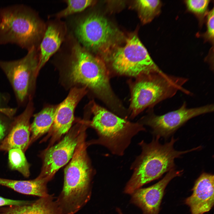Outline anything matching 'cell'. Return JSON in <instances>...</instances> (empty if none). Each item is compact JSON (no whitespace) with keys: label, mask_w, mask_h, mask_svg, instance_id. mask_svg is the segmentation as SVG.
Listing matches in <instances>:
<instances>
[{"label":"cell","mask_w":214,"mask_h":214,"mask_svg":"<svg viewBox=\"0 0 214 214\" xmlns=\"http://www.w3.org/2000/svg\"><path fill=\"white\" fill-rule=\"evenodd\" d=\"M71 40L66 54L69 81L89 89L114 111L121 110L123 107L112 90L109 72L105 63L86 50L76 39Z\"/></svg>","instance_id":"obj_1"},{"label":"cell","mask_w":214,"mask_h":214,"mask_svg":"<svg viewBox=\"0 0 214 214\" xmlns=\"http://www.w3.org/2000/svg\"><path fill=\"white\" fill-rule=\"evenodd\" d=\"M159 139L154 137L150 143L143 140L139 143L141 152L131 165L133 173L125 187L126 193L132 194L143 185L175 169V158L202 148L199 146L188 150L177 151L174 147L177 139L173 136L169 142L163 144L159 142Z\"/></svg>","instance_id":"obj_2"},{"label":"cell","mask_w":214,"mask_h":214,"mask_svg":"<svg viewBox=\"0 0 214 214\" xmlns=\"http://www.w3.org/2000/svg\"><path fill=\"white\" fill-rule=\"evenodd\" d=\"M45 26L38 13L26 5L0 8V44H15L27 51L39 48Z\"/></svg>","instance_id":"obj_3"},{"label":"cell","mask_w":214,"mask_h":214,"mask_svg":"<svg viewBox=\"0 0 214 214\" xmlns=\"http://www.w3.org/2000/svg\"><path fill=\"white\" fill-rule=\"evenodd\" d=\"M80 136L71 160L64 170L63 188L56 201L63 214H74L89 200L92 174L84 138Z\"/></svg>","instance_id":"obj_4"},{"label":"cell","mask_w":214,"mask_h":214,"mask_svg":"<svg viewBox=\"0 0 214 214\" xmlns=\"http://www.w3.org/2000/svg\"><path fill=\"white\" fill-rule=\"evenodd\" d=\"M137 78L131 87L130 109L132 118L145 108L173 97L179 91L188 95L191 93L183 87L187 78L168 75L161 70Z\"/></svg>","instance_id":"obj_5"},{"label":"cell","mask_w":214,"mask_h":214,"mask_svg":"<svg viewBox=\"0 0 214 214\" xmlns=\"http://www.w3.org/2000/svg\"><path fill=\"white\" fill-rule=\"evenodd\" d=\"M91 110L93 117L90 124L99 137L95 143L106 147L113 155H123L133 137L140 132L146 131L140 122H131L94 102Z\"/></svg>","instance_id":"obj_6"},{"label":"cell","mask_w":214,"mask_h":214,"mask_svg":"<svg viewBox=\"0 0 214 214\" xmlns=\"http://www.w3.org/2000/svg\"><path fill=\"white\" fill-rule=\"evenodd\" d=\"M110 60L113 70L121 75L138 78L161 70L136 35L129 37L124 46L117 48Z\"/></svg>","instance_id":"obj_7"},{"label":"cell","mask_w":214,"mask_h":214,"mask_svg":"<svg viewBox=\"0 0 214 214\" xmlns=\"http://www.w3.org/2000/svg\"><path fill=\"white\" fill-rule=\"evenodd\" d=\"M76 39L91 53L108 51L117 38V31L104 17L96 13L82 15L74 29Z\"/></svg>","instance_id":"obj_8"},{"label":"cell","mask_w":214,"mask_h":214,"mask_svg":"<svg viewBox=\"0 0 214 214\" xmlns=\"http://www.w3.org/2000/svg\"><path fill=\"white\" fill-rule=\"evenodd\" d=\"M39 57V48L34 47L20 59L9 61L0 60V67L20 103L24 101L29 94L34 78L38 73Z\"/></svg>","instance_id":"obj_9"},{"label":"cell","mask_w":214,"mask_h":214,"mask_svg":"<svg viewBox=\"0 0 214 214\" xmlns=\"http://www.w3.org/2000/svg\"><path fill=\"white\" fill-rule=\"evenodd\" d=\"M214 105L188 108L185 102L175 110L158 115L151 112L141 119V124L150 127L154 137L167 139L188 120L197 116L214 111Z\"/></svg>","instance_id":"obj_10"},{"label":"cell","mask_w":214,"mask_h":214,"mask_svg":"<svg viewBox=\"0 0 214 214\" xmlns=\"http://www.w3.org/2000/svg\"><path fill=\"white\" fill-rule=\"evenodd\" d=\"M79 138L74 133H70L49 148L44 155L42 169L37 177L49 181L56 172L72 158Z\"/></svg>","instance_id":"obj_11"},{"label":"cell","mask_w":214,"mask_h":214,"mask_svg":"<svg viewBox=\"0 0 214 214\" xmlns=\"http://www.w3.org/2000/svg\"><path fill=\"white\" fill-rule=\"evenodd\" d=\"M183 171V170L172 169L155 184L138 189L132 193V202L142 210L143 214H158L166 187L173 179L181 176Z\"/></svg>","instance_id":"obj_12"},{"label":"cell","mask_w":214,"mask_h":214,"mask_svg":"<svg viewBox=\"0 0 214 214\" xmlns=\"http://www.w3.org/2000/svg\"><path fill=\"white\" fill-rule=\"evenodd\" d=\"M31 102L12 123L7 135L0 144V151L8 152L19 148L25 152L28 148L30 138V119L32 111Z\"/></svg>","instance_id":"obj_13"},{"label":"cell","mask_w":214,"mask_h":214,"mask_svg":"<svg viewBox=\"0 0 214 214\" xmlns=\"http://www.w3.org/2000/svg\"><path fill=\"white\" fill-rule=\"evenodd\" d=\"M214 175L202 173L195 182L192 195L185 200L191 214H203L214 205Z\"/></svg>","instance_id":"obj_14"},{"label":"cell","mask_w":214,"mask_h":214,"mask_svg":"<svg viewBox=\"0 0 214 214\" xmlns=\"http://www.w3.org/2000/svg\"><path fill=\"white\" fill-rule=\"evenodd\" d=\"M87 92L85 87H74L66 98L56 107L52 126L55 136L60 137L68 131L74 119L75 108Z\"/></svg>","instance_id":"obj_15"},{"label":"cell","mask_w":214,"mask_h":214,"mask_svg":"<svg viewBox=\"0 0 214 214\" xmlns=\"http://www.w3.org/2000/svg\"><path fill=\"white\" fill-rule=\"evenodd\" d=\"M66 33L65 24L55 21L46 25L40 44L38 72L51 57L59 49L64 41Z\"/></svg>","instance_id":"obj_16"},{"label":"cell","mask_w":214,"mask_h":214,"mask_svg":"<svg viewBox=\"0 0 214 214\" xmlns=\"http://www.w3.org/2000/svg\"><path fill=\"white\" fill-rule=\"evenodd\" d=\"M0 214H63L52 195L22 205L0 208Z\"/></svg>","instance_id":"obj_17"},{"label":"cell","mask_w":214,"mask_h":214,"mask_svg":"<svg viewBox=\"0 0 214 214\" xmlns=\"http://www.w3.org/2000/svg\"><path fill=\"white\" fill-rule=\"evenodd\" d=\"M49 181L37 177L30 180H15L0 178V185L22 194L40 197L48 194L47 184Z\"/></svg>","instance_id":"obj_18"},{"label":"cell","mask_w":214,"mask_h":214,"mask_svg":"<svg viewBox=\"0 0 214 214\" xmlns=\"http://www.w3.org/2000/svg\"><path fill=\"white\" fill-rule=\"evenodd\" d=\"M56 107H46L35 114L30 125L31 136L29 146L38 137L48 132L52 126Z\"/></svg>","instance_id":"obj_19"},{"label":"cell","mask_w":214,"mask_h":214,"mask_svg":"<svg viewBox=\"0 0 214 214\" xmlns=\"http://www.w3.org/2000/svg\"><path fill=\"white\" fill-rule=\"evenodd\" d=\"M8 152V164L10 168L18 171L26 177H29L30 165L24 152L19 148L12 149Z\"/></svg>","instance_id":"obj_20"},{"label":"cell","mask_w":214,"mask_h":214,"mask_svg":"<svg viewBox=\"0 0 214 214\" xmlns=\"http://www.w3.org/2000/svg\"><path fill=\"white\" fill-rule=\"evenodd\" d=\"M136 6L139 17L144 23L151 21L160 12V0H139L136 1Z\"/></svg>","instance_id":"obj_21"},{"label":"cell","mask_w":214,"mask_h":214,"mask_svg":"<svg viewBox=\"0 0 214 214\" xmlns=\"http://www.w3.org/2000/svg\"><path fill=\"white\" fill-rule=\"evenodd\" d=\"M95 1L92 0H67L65 1L67 6L57 13L55 17L57 19L81 12L93 5Z\"/></svg>","instance_id":"obj_22"},{"label":"cell","mask_w":214,"mask_h":214,"mask_svg":"<svg viewBox=\"0 0 214 214\" xmlns=\"http://www.w3.org/2000/svg\"><path fill=\"white\" fill-rule=\"evenodd\" d=\"M209 2V0H188L186 3L190 10L201 16L205 14Z\"/></svg>","instance_id":"obj_23"},{"label":"cell","mask_w":214,"mask_h":214,"mask_svg":"<svg viewBox=\"0 0 214 214\" xmlns=\"http://www.w3.org/2000/svg\"><path fill=\"white\" fill-rule=\"evenodd\" d=\"M214 8L211 10L207 13V30L204 34V36L207 39L211 42L214 41Z\"/></svg>","instance_id":"obj_24"},{"label":"cell","mask_w":214,"mask_h":214,"mask_svg":"<svg viewBox=\"0 0 214 214\" xmlns=\"http://www.w3.org/2000/svg\"><path fill=\"white\" fill-rule=\"evenodd\" d=\"M30 202L24 200H14L0 196V207L5 206L22 205L27 204Z\"/></svg>","instance_id":"obj_25"},{"label":"cell","mask_w":214,"mask_h":214,"mask_svg":"<svg viewBox=\"0 0 214 214\" xmlns=\"http://www.w3.org/2000/svg\"><path fill=\"white\" fill-rule=\"evenodd\" d=\"M11 124L0 116V144L8 133Z\"/></svg>","instance_id":"obj_26"},{"label":"cell","mask_w":214,"mask_h":214,"mask_svg":"<svg viewBox=\"0 0 214 214\" xmlns=\"http://www.w3.org/2000/svg\"><path fill=\"white\" fill-rule=\"evenodd\" d=\"M1 99L0 97V113L3 114L9 118L11 117L15 112L14 110L9 108H5L1 106Z\"/></svg>","instance_id":"obj_27"},{"label":"cell","mask_w":214,"mask_h":214,"mask_svg":"<svg viewBox=\"0 0 214 214\" xmlns=\"http://www.w3.org/2000/svg\"><path fill=\"white\" fill-rule=\"evenodd\" d=\"M118 210L119 214H123V213H122V212H121V211L119 210L118 209Z\"/></svg>","instance_id":"obj_28"}]
</instances>
